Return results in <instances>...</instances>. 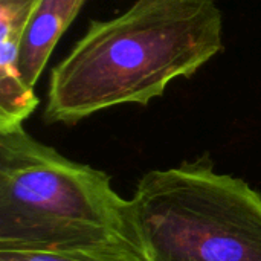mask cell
Listing matches in <instances>:
<instances>
[{
    "instance_id": "obj_6",
    "label": "cell",
    "mask_w": 261,
    "mask_h": 261,
    "mask_svg": "<svg viewBox=\"0 0 261 261\" xmlns=\"http://www.w3.org/2000/svg\"><path fill=\"white\" fill-rule=\"evenodd\" d=\"M0 261H142L130 248H84L67 251H0Z\"/></svg>"
},
{
    "instance_id": "obj_3",
    "label": "cell",
    "mask_w": 261,
    "mask_h": 261,
    "mask_svg": "<svg viewBox=\"0 0 261 261\" xmlns=\"http://www.w3.org/2000/svg\"><path fill=\"white\" fill-rule=\"evenodd\" d=\"M127 220L142 261H261V194L206 156L144 174Z\"/></svg>"
},
{
    "instance_id": "obj_4",
    "label": "cell",
    "mask_w": 261,
    "mask_h": 261,
    "mask_svg": "<svg viewBox=\"0 0 261 261\" xmlns=\"http://www.w3.org/2000/svg\"><path fill=\"white\" fill-rule=\"evenodd\" d=\"M38 0H0V132L23 125L38 106L18 70L20 47Z\"/></svg>"
},
{
    "instance_id": "obj_5",
    "label": "cell",
    "mask_w": 261,
    "mask_h": 261,
    "mask_svg": "<svg viewBox=\"0 0 261 261\" xmlns=\"http://www.w3.org/2000/svg\"><path fill=\"white\" fill-rule=\"evenodd\" d=\"M87 0H38L23 35L18 70L34 90L58 40L72 24Z\"/></svg>"
},
{
    "instance_id": "obj_1",
    "label": "cell",
    "mask_w": 261,
    "mask_h": 261,
    "mask_svg": "<svg viewBox=\"0 0 261 261\" xmlns=\"http://www.w3.org/2000/svg\"><path fill=\"white\" fill-rule=\"evenodd\" d=\"M214 0H135L121 15L90 21L52 72L43 118L76 124L121 104L147 106L223 49Z\"/></svg>"
},
{
    "instance_id": "obj_2",
    "label": "cell",
    "mask_w": 261,
    "mask_h": 261,
    "mask_svg": "<svg viewBox=\"0 0 261 261\" xmlns=\"http://www.w3.org/2000/svg\"><path fill=\"white\" fill-rule=\"evenodd\" d=\"M127 206L104 171L64 158L23 125L0 132V251L135 249Z\"/></svg>"
}]
</instances>
